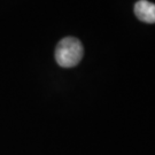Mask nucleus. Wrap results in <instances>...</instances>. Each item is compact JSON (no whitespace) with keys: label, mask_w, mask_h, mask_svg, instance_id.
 I'll return each instance as SVG.
<instances>
[{"label":"nucleus","mask_w":155,"mask_h":155,"mask_svg":"<svg viewBox=\"0 0 155 155\" xmlns=\"http://www.w3.org/2000/svg\"><path fill=\"white\" fill-rule=\"evenodd\" d=\"M82 43L75 37H66L59 41L55 48V61L62 68H72L83 59Z\"/></svg>","instance_id":"1"},{"label":"nucleus","mask_w":155,"mask_h":155,"mask_svg":"<svg viewBox=\"0 0 155 155\" xmlns=\"http://www.w3.org/2000/svg\"><path fill=\"white\" fill-rule=\"evenodd\" d=\"M134 15L139 21L147 24L155 23V4L148 0H139L134 5Z\"/></svg>","instance_id":"2"}]
</instances>
